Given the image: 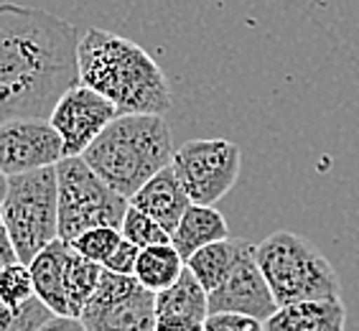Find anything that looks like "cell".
I'll return each mask as SVG.
<instances>
[{
    "instance_id": "4",
    "label": "cell",
    "mask_w": 359,
    "mask_h": 331,
    "mask_svg": "<svg viewBox=\"0 0 359 331\" xmlns=\"http://www.w3.org/2000/svg\"><path fill=\"white\" fill-rule=\"evenodd\" d=\"M255 262L278 309L298 301H341V281L334 265L304 235L273 232L255 245Z\"/></svg>"
},
{
    "instance_id": "18",
    "label": "cell",
    "mask_w": 359,
    "mask_h": 331,
    "mask_svg": "<svg viewBox=\"0 0 359 331\" xmlns=\"http://www.w3.org/2000/svg\"><path fill=\"white\" fill-rule=\"evenodd\" d=\"M184 270H187V260L168 242V245L140 250L138 265H135V281L151 293H161V290L171 288Z\"/></svg>"
},
{
    "instance_id": "20",
    "label": "cell",
    "mask_w": 359,
    "mask_h": 331,
    "mask_svg": "<svg viewBox=\"0 0 359 331\" xmlns=\"http://www.w3.org/2000/svg\"><path fill=\"white\" fill-rule=\"evenodd\" d=\"M120 235L140 250L156 248V245H168V242H171V235L161 227L158 222L151 219L148 214L140 212V209H135V207H128V212H125Z\"/></svg>"
},
{
    "instance_id": "7",
    "label": "cell",
    "mask_w": 359,
    "mask_h": 331,
    "mask_svg": "<svg viewBox=\"0 0 359 331\" xmlns=\"http://www.w3.org/2000/svg\"><path fill=\"white\" fill-rule=\"evenodd\" d=\"M171 166L191 204L215 207L240 179L242 151L237 143L224 138L189 140L176 148Z\"/></svg>"
},
{
    "instance_id": "29",
    "label": "cell",
    "mask_w": 359,
    "mask_h": 331,
    "mask_svg": "<svg viewBox=\"0 0 359 331\" xmlns=\"http://www.w3.org/2000/svg\"><path fill=\"white\" fill-rule=\"evenodd\" d=\"M8 194V176L6 173H0V204H3V199H6Z\"/></svg>"
},
{
    "instance_id": "24",
    "label": "cell",
    "mask_w": 359,
    "mask_h": 331,
    "mask_svg": "<svg viewBox=\"0 0 359 331\" xmlns=\"http://www.w3.org/2000/svg\"><path fill=\"white\" fill-rule=\"evenodd\" d=\"M204 331H265V324L242 313H212L204 321Z\"/></svg>"
},
{
    "instance_id": "11",
    "label": "cell",
    "mask_w": 359,
    "mask_h": 331,
    "mask_svg": "<svg viewBox=\"0 0 359 331\" xmlns=\"http://www.w3.org/2000/svg\"><path fill=\"white\" fill-rule=\"evenodd\" d=\"M278 311V304L255 262V248L235 265V270L222 281L219 288L209 293V316L212 313H242L257 321H268Z\"/></svg>"
},
{
    "instance_id": "25",
    "label": "cell",
    "mask_w": 359,
    "mask_h": 331,
    "mask_svg": "<svg viewBox=\"0 0 359 331\" xmlns=\"http://www.w3.org/2000/svg\"><path fill=\"white\" fill-rule=\"evenodd\" d=\"M138 257H140V248H135L133 242H128L123 237L118 248L112 250V255L104 260L102 268L110 270V273H118V276H135Z\"/></svg>"
},
{
    "instance_id": "13",
    "label": "cell",
    "mask_w": 359,
    "mask_h": 331,
    "mask_svg": "<svg viewBox=\"0 0 359 331\" xmlns=\"http://www.w3.org/2000/svg\"><path fill=\"white\" fill-rule=\"evenodd\" d=\"M344 301H298L280 306L265 321V331H344Z\"/></svg>"
},
{
    "instance_id": "21",
    "label": "cell",
    "mask_w": 359,
    "mask_h": 331,
    "mask_svg": "<svg viewBox=\"0 0 359 331\" xmlns=\"http://www.w3.org/2000/svg\"><path fill=\"white\" fill-rule=\"evenodd\" d=\"M34 298V278L26 262H13L0 273V304H6L8 309H21Z\"/></svg>"
},
{
    "instance_id": "23",
    "label": "cell",
    "mask_w": 359,
    "mask_h": 331,
    "mask_svg": "<svg viewBox=\"0 0 359 331\" xmlns=\"http://www.w3.org/2000/svg\"><path fill=\"white\" fill-rule=\"evenodd\" d=\"M51 316L54 313L39 298L28 301L21 309H8L6 304H0V331H39Z\"/></svg>"
},
{
    "instance_id": "12",
    "label": "cell",
    "mask_w": 359,
    "mask_h": 331,
    "mask_svg": "<svg viewBox=\"0 0 359 331\" xmlns=\"http://www.w3.org/2000/svg\"><path fill=\"white\" fill-rule=\"evenodd\" d=\"M130 207L145 212L151 219L158 222L168 235H173L176 227H179L181 217L191 207V199H189V194L181 187L173 166H168V168L156 173L148 184H143L138 189V194L130 199Z\"/></svg>"
},
{
    "instance_id": "28",
    "label": "cell",
    "mask_w": 359,
    "mask_h": 331,
    "mask_svg": "<svg viewBox=\"0 0 359 331\" xmlns=\"http://www.w3.org/2000/svg\"><path fill=\"white\" fill-rule=\"evenodd\" d=\"M39 331H90L79 316H51Z\"/></svg>"
},
{
    "instance_id": "27",
    "label": "cell",
    "mask_w": 359,
    "mask_h": 331,
    "mask_svg": "<svg viewBox=\"0 0 359 331\" xmlns=\"http://www.w3.org/2000/svg\"><path fill=\"white\" fill-rule=\"evenodd\" d=\"M13 262H21V260H18V252H15V248H13V240H11V235H8L3 214H0V273H3L8 265H13Z\"/></svg>"
},
{
    "instance_id": "6",
    "label": "cell",
    "mask_w": 359,
    "mask_h": 331,
    "mask_svg": "<svg viewBox=\"0 0 359 331\" xmlns=\"http://www.w3.org/2000/svg\"><path fill=\"white\" fill-rule=\"evenodd\" d=\"M56 181H59V240L72 242L82 232L97 227H123L130 201L112 191L82 156L59 161Z\"/></svg>"
},
{
    "instance_id": "5",
    "label": "cell",
    "mask_w": 359,
    "mask_h": 331,
    "mask_svg": "<svg viewBox=\"0 0 359 331\" xmlns=\"http://www.w3.org/2000/svg\"><path fill=\"white\" fill-rule=\"evenodd\" d=\"M0 214L18 260L31 262L43 248L59 240V181L56 166L8 179Z\"/></svg>"
},
{
    "instance_id": "9",
    "label": "cell",
    "mask_w": 359,
    "mask_h": 331,
    "mask_svg": "<svg viewBox=\"0 0 359 331\" xmlns=\"http://www.w3.org/2000/svg\"><path fill=\"white\" fill-rule=\"evenodd\" d=\"M64 158V143L48 120L21 118L0 123V173L8 179L51 168Z\"/></svg>"
},
{
    "instance_id": "22",
    "label": "cell",
    "mask_w": 359,
    "mask_h": 331,
    "mask_svg": "<svg viewBox=\"0 0 359 331\" xmlns=\"http://www.w3.org/2000/svg\"><path fill=\"white\" fill-rule=\"evenodd\" d=\"M120 240H123L120 229L97 227V229H87V232H82L79 237H74L69 245H72V250H76L82 257L104 265V260L112 255V250L118 248Z\"/></svg>"
},
{
    "instance_id": "1",
    "label": "cell",
    "mask_w": 359,
    "mask_h": 331,
    "mask_svg": "<svg viewBox=\"0 0 359 331\" xmlns=\"http://www.w3.org/2000/svg\"><path fill=\"white\" fill-rule=\"evenodd\" d=\"M79 28L43 8L0 3V123L48 120L79 87Z\"/></svg>"
},
{
    "instance_id": "16",
    "label": "cell",
    "mask_w": 359,
    "mask_h": 331,
    "mask_svg": "<svg viewBox=\"0 0 359 331\" xmlns=\"http://www.w3.org/2000/svg\"><path fill=\"white\" fill-rule=\"evenodd\" d=\"M229 237V224L217 212L215 207H201V204H191L187 214L181 217L179 227L171 235V245L179 250V255L184 260L196 252V250L207 248L212 242H222Z\"/></svg>"
},
{
    "instance_id": "15",
    "label": "cell",
    "mask_w": 359,
    "mask_h": 331,
    "mask_svg": "<svg viewBox=\"0 0 359 331\" xmlns=\"http://www.w3.org/2000/svg\"><path fill=\"white\" fill-rule=\"evenodd\" d=\"M255 245H250L248 240H237V237H227L222 242H212L207 248L196 250L187 260V268L191 270V276L201 283V288L212 293L219 288L222 281L235 270V265L248 255Z\"/></svg>"
},
{
    "instance_id": "17",
    "label": "cell",
    "mask_w": 359,
    "mask_h": 331,
    "mask_svg": "<svg viewBox=\"0 0 359 331\" xmlns=\"http://www.w3.org/2000/svg\"><path fill=\"white\" fill-rule=\"evenodd\" d=\"M156 316H184L194 321H207L209 316V293L191 276V270H184L181 278L171 288L156 293Z\"/></svg>"
},
{
    "instance_id": "19",
    "label": "cell",
    "mask_w": 359,
    "mask_h": 331,
    "mask_svg": "<svg viewBox=\"0 0 359 331\" xmlns=\"http://www.w3.org/2000/svg\"><path fill=\"white\" fill-rule=\"evenodd\" d=\"M69 245V242H67ZM102 265L82 257L76 250H67V260H64V290H67V301H69V316H82L84 306L90 304L95 296L100 278H102Z\"/></svg>"
},
{
    "instance_id": "2",
    "label": "cell",
    "mask_w": 359,
    "mask_h": 331,
    "mask_svg": "<svg viewBox=\"0 0 359 331\" xmlns=\"http://www.w3.org/2000/svg\"><path fill=\"white\" fill-rule=\"evenodd\" d=\"M79 82L118 107L120 115H166L171 84L156 59L125 36L90 28L79 41Z\"/></svg>"
},
{
    "instance_id": "26",
    "label": "cell",
    "mask_w": 359,
    "mask_h": 331,
    "mask_svg": "<svg viewBox=\"0 0 359 331\" xmlns=\"http://www.w3.org/2000/svg\"><path fill=\"white\" fill-rule=\"evenodd\" d=\"M153 331H204V324L184 316H156Z\"/></svg>"
},
{
    "instance_id": "8",
    "label": "cell",
    "mask_w": 359,
    "mask_h": 331,
    "mask_svg": "<svg viewBox=\"0 0 359 331\" xmlns=\"http://www.w3.org/2000/svg\"><path fill=\"white\" fill-rule=\"evenodd\" d=\"M84 326L90 331H153L156 329V293L135 281L102 270L100 285L84 306Z\"/></svg>"
},
{
    "instance_id": "10",
    "label": "cell",
    "mask_w": 359,
    "mask_h": 331,
    "mask_svg": "<svg viewBox=\"0 0 359 331\" xmlns=\"http://www.w3.org/2000/svg\"><path fill=\"white\" fill-rule=\"evenodd\" d=\"M115 118H120V112L110 100L79 84L56 102L48 123L62 138L64 156L79 158Z\"/></svg>"
},
{
    "instance_id": "3",
    "label": "cell",
    "mask_w": 359,
    "mask_h": 331,
    "mask_svg": "<svg viewBox=\"0 0 359 331\" xmlns=\"http://www.w3.org/2000/svg\"><path fill=\"white\" fill-rule=\"evenodd\" d=\"M173 135L161 115H120L82 158L115 194L130 201L143 184L173 161Z\"/></svg>"
},
{
    "instance_id": "14",
    "label": "cell",
    "mask_w": 359,
    "mask_h": 331,
    "mask_svg": "<svg viewBox=\"0 0 359 331\" xmlns=\"http://www.w3.org/2000/svg\"><path fill=\"white\" fill-rule=\"evenodd\" d=\"M67 250H69L67 242L56 240L28 262V270H31V278H34L36 298L54 316H69V301H67V290H64V260H67Z\"/></svg>"
}]
</instances>
